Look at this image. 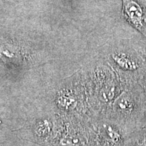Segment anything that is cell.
Instances as JSON below:
<instances>
[{"instance_id":"obj_1","label":"cell","mask_w":146,"mask_h":146,"mask_svg":"<svg viewBox=\"0 0 146 146\" xmlns=\"http://www.w3.org/2000/svg\"><path fill=\"white\" fill-rule=\"evenodd\" d=\"M123 14L127 21L146 37V12L133 0H123Z\"/></svg>"},{"instance_id":"obj_2","label":"cell","mask_w":146,"mask_h":146,"mask_svg":"<svg viewBox=\"0 0 146 146\" xmlns=\"http://www.w3.org/2000/svg\"><path fill=\"white\" fill-rule=\"evenodd\" d=\"M116 107L121 111H127L131 108V100L127 94H123L116 101Z\"/></svg>"},{"instance_id":"obj_4","label":"cell","mask_w":146,"mask_h":146,"mask_svg":"<svg viewBox=\"0 0 146 146\" xmlns=\"http://www.w3.org/2000/svg\"><path fill=\"white\" fill-rule=\"evenodd\" d=\"M106 135L108 136V137L111 140L113 141H116L118 139V134L115 132L114 131H113L112 129H106Z\"/></svg>"},{"instance_id":"obj_3","label":"cell","mask_w":146,"mask_h":146,"mask_svg":"<svg viewBox=\"0 0 146 146\" xmlns=\"http://www.w3.org/2000/svg\"><path fill=\"white\" fill-rule=\"evenodd\" d=\"M50 131V126H49V125L47 124V123H46V122L39 123L35 128V132L36 133V135L41 137L46 136L47 135L49 134Z\"/></svg>"}]
</instances>
